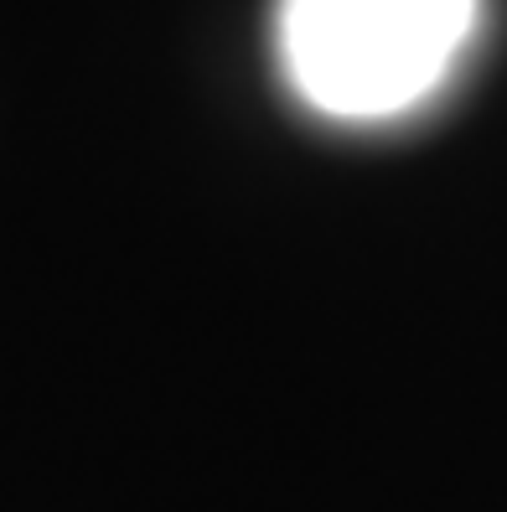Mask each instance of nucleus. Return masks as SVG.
Instances as JSON below:
<instances>
[{
    "mask_svg": "<svg viewBox=\"0 0 507 512\" xmlns=\"http://www.w3.org/2000/svg\"><path fill=\"white\" fill-rule=\"evenodd\" d=\"M471 0H285V57L332 114H394L445 73Z\"/></svg>",
    "mask_w": 507,
    "mask_h": 512,
    "instance_id": "obj_1",
    "label": "nucleus"
}]
</instances>
